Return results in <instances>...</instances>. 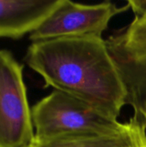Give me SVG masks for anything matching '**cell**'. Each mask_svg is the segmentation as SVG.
<instances>
[{
    "label": "cell",
    "mask_w": 146,
    "mask_h": 147,
    "mask_svg": "<svg viewBox=\"0 0 146 147\" xmlns=\"http://www.w3.org/2000/svg\"><path fill=\"white\" fill-rule=\"evenodd\" d=\"M128 5L135 14V17H146V0H130Z\"/></svg>",
    "instance_id": "9c48e42d"
},
{
    "label": "cell",
    "mask_w": 146,
    "mask_h": 147,
    "mask_svg": "<svg viewBox=\"0 0 146 147\" xmlns=\"http://www.w3.org/2000/svg\"><path fill=\"white\" fill-rule=\"evenodd\" d=\"M60 0H0V38L17 39L36 30Z\"/></svg>",
    "instance_id": "8992f818"
},
{
    "label": "cell",
    "mask_w": 146,
    "mask_h": 147,
    "mask_svg": "<svg viewBox=\"0 0 146 147\" xmlns=\"http://www.w3.org/2000/svg\"><path fill=\"white\" fill-rule=\"evenodd\" d=\"M117 36L127 45L146 47V17H135L126 31Z\"/></svg>",
    "instance_id": "ba28073f"
},
{
    "label": "cell",
    "mask_w": 146,
    "mask_h": 147,
    "mask_svg": "<svg viewBox=\"0 0 146 147\" xmlns=\"http://www.w3.org/2000/svg\"><path fill=\"white\" fill-rule=\"evenodd\" d=\"M106 41L126 89V104L133 108L135 116L145 121L146 47L127 45L117 34Z\"/></svg>",
    "instance_id": "5b68a950"
},
{
    "label": "cell",
    "mask_w": 146,
    "mask_h": 147,
    "mask_svg": "<svg viewBox=\"0 0 146 147\" xmlns=\"http://www.w3.org/2000/svg\"><path fill=\"white\" fill-rule=\"evenodd\" d=\"M128 8L129 5L117 7L110 2L89 5L60 0L58 7L29 38L34 42L56 38L102 37L110 20Z\"/></svg>",
    "instance_id": "277c9868"
},
{
    "label": "cell",
    "mask_w": 146,
    "mask_h": 147,
    "mask_svg": "<svg viewBox=\"0 0 146 147\" xmlns=\"http://www.w3.org/2000/svg\"><path fill=\"white\" fill-rule=\"evenodd\" d=\"M146 122L135 115L123 130L112 134L61 137L36 141V147H146Z\"/></svg>",
    "instance_id": "52a82bcc"
},
{
    "label": "cell",
    "mask_w": 146,
    "mask_h": 147,
    "mask_svg": "<svg viewBox=\"0 0 146 147\" xmlns=\"http://www.w3.org/2000/svg\"><path fill=\"white\" fill-rule=\"evenodd\" d=\"M26 62L46 83L117 119L127 92L107 41L102 37L34 41Z\"/></svg>",
    "instance_id": "6da1fadb"
},
{
    "label": "cell",
    "mask_w": 146,
    "mask_h": 147,
    "mask_svg": "<svg viewBox=\"0 0 146 147\" xmlns=\"http://www.w3.org/2000/svg\"><path fill=\"white\" fill-rule=\"evenodd\" d=\"M145 122H146V119H145Z\"/></svg>",
    "instance_id": "8fae6325"
},
{
    "label": "cell",
    "mask_w": 146,
    "mask_h": 147,
    "mask_svg": "<svg viewBox=\"0 0 146 147\" xmlns=\"http://www.w3.org/2000/svg\"><path fill=\"white\" fill-rule=\"evenodd\" d=\"M34 140L61 137L112 134L123 130L120 123L89 104L68 94L53 90L31 109Z\"/></svg>",
    "instance_id": "7a4b0ae2"
},
{
    "label": "cell",
    "mask_w": 146,
    "mask_h": 147,
    "mask_svg": "<svg viewBox=\"0 0 146 147\" xmlns=\"http://www.w3.org/2000/svg\"><path fill=\"white\" fill-rule=\"evenodd\" d=\"M23 147H36V146L34 145V143H32V144H30V145H28V146Z\"/></svg>",
    "instance_id": "30bf717a"
},
{
    "label": "cell",
    "mask_w": 146,
    "mask_h": 147,
    "mask_svg": "<svg viewBox=\"0 0 146 147\" xmlns=\"http://www.w3.org/2000/svg\"><path fill=\"white\" fill-rule=\"evenodd\" d=\"M34 141L22 65L9 51L0 50V147H23Z\"/></svg>",
    "instance_id": "3957f363"
}]
</instances>
